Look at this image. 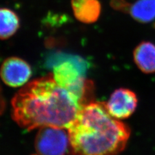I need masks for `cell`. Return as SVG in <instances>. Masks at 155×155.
Masks as SVG:
<instances>
[{
    "label": "cell",
    "mask_w": 155,
    "mask_h": 155,
    "mask_svg": "<svg viewBox=\"0 0 155 155\" xmlns=\"http://www.w3.org/2000/svg\"><path fill=\"white\" fill-rule=\"evenodd\" d=\"M72 91L60 85L53 74L27 84L13 97L12 116L28 130L46 126L68 129L84 104Z\"/></svg>",
    "instance_id": "cell-1"
},
{
    "label": "cell",
    "mask_w": 155,
    "mask_h": 155,
    "mask_svg": "<svg viewBox=\"0 0 155 155\" xmlns=\"http://www.w3.org/2000/svg\"><path fill=\"white\" fill-rule=\"evenodd\" d=\"M68 133L73 155H118L130 130L109 113L106 104L93 101L81 106Z\"/></svg>",
    "instance_id": "cell-2"
},
{
    "label": "cell",
    "mask_w": 155,
    "mask_h": 155,
    "mask_svg": "<svg viewBox=\"0 0 155 155\" xmlns=\"http://www.w3.org/2000/svg\"><path fill=\"white\" fill-rule=\"evenodd\" d=\"M65 128L46 126L40 128L35 140L38 155H65L70 144Z\"/></svg>",
    "instance_id": "cell-3"
},
{
    "label": "cell",
    "mask_w": 155,
    "mask_h": 155,
    "mask_svg": "<svg viewBox=\"0 0 155 155\" xmlns=\"http://www.w3.org/2000/svg\"><path fill=\"white\" fill-rule=\"evenodd\" d=\"M137 95L131 90L125 88L114 91L106 104L109 113L118 120L130 117L137 109Z\"/></svg>",
    "instance_id": "cell-4"
},
{
    "label": "cell",
    "mask_w": 155,
    "mask_h": 155,
    "mask_svg": "<svg viewBox=\"0 0 155 155\" xmlns=\"http://www.w3.org/2000/svg\"><path fill=\"white\" fill-rule=\"evenodd\" d=\"M32 75L31 66L18 57H9L3 63L1 76L3 82L11 87L23 86Z\"/></svg>",
    "instance_id": "cell-5"
},
{
    "label": "cell",
    "mask_w": 155,
    "mask_h": 155,
    "mask_svg": "<svg viewBox=\"0 0 155 155\" xmlns=\"http://www.w3.org/2000/svg\"><path fill=\"white\" fill-rule=\"evenodd\" d=\"M52 74L58 84L84 100L86 82L73 65L69 62L63 63L54 68Z\"/></svg>",
    "instance_id": "cell-6"
},
{
    "label": "cell",
    "mask_w": 155,
    "mask_h": 155,
    "mask_svg": "<svg viewBox=\"0 0 155 155\" xmlns=\"http://www.w3.org/2000/svg\"><path fill=\"white\" fill-rule=\"evenodd\" d=\"M75 18L81 23L91 24L98 20L101 11L99 0H71Z\"/></svg>",
    "instance_id": "cell-7"
},
{
    "label": "cell",
    "mask_w": 155,
    "mask_h": 155,
    "mask_svg": "<svg viewBox=\"0 0 155 155\" xmlns=\"http://www.w3.org/2000/svg\"><path fill=\"white\" fill-rule=\"evenodd\" d=\"M133 58L136 65L143 73H155V45L143 41L135 48Z\"/></svg>",
    "instance_id": "cell-8"
},
{
    "label": "cell",
    "mask_w": 155,
    "mask_h": 155,
    "mask_svg": "<svg viewBox=\"0 0 155 155\" xmlns=\"http://www.w3.org/2000/svg\"><path fill=\"white\" fill-rule=\"evenodd\" d=\"M129 12L138 22H151L155 19V0H138L130 6Z\"/></svg>",
    "instance_id": "cell-9"
},
{
    "label": "cell",
    "mask_w": 155,
    "mask_h": 155,
    "mask_svg": "<svg viewBox=\"0 0 155 155\" xmlns=\"http://www.w3.org/2000/svg\"><path fill=\"white\" fill-rule=\"evenodd\" d=\"M0 36L2 40H7L12 37L20 27L19 17L11 9L2 8L0 10Z\"/></svg>",
    "instance_id": "cell-10"
},
{
    "label": "cell",
    "mask_w": 155,
    "mask_h": 155,
    "mask_svg": "<svg viewBox=\"0 0 155 155\" xmlns=\"http://www.w3.org/2000/svg\"><path fill=\"white\" fill-rule=\"evenodd\" d=\"M110 5L113 7V8L118 10V11H127L128 12L130 6L125 0H112Z\"/></svg>",
    "instance_id": "cell-11"
}]
</instances>
